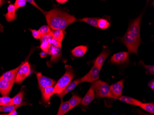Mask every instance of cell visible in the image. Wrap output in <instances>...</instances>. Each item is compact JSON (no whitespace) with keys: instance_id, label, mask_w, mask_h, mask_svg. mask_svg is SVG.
Returning a JSON list of instances; mask_svg holds the SVG:
<instances>
[{"instance_id":"obj_29","label":"cell","mask_w":154,"mask_h":115,"mask_svg":"<svg viewBox=\"0 0 154 115\" xmlns=\"http://www.w3.org/2000/svg\"><path fill=\"white\" fill-rule=\"evenodd\" d=\"M42 36L48 35L52 33V31L51 28L48 26H43L40 28L38 30Z\"/></svg>"},{"instance_id":"obj_39","label":"cell","mask_w":154,"mask_h":115,"mask_svg":"<svg viewBox=\"0 0 154 115\" xmlns=\"http://www.w3.org/2000/svg\"><path fill=\"white\" fill-rule=\"evenodd\" d=\"M68 1L67 0H57L56 2L58 3H60V4H64V3H66Z\"/></svg>"},{"instance_id":"obj_34","label":"cell","mask_w":154,"mask_h":115,"mask_svg":"<svg viewBox=\"0 0 154 115\" xmlns=\"http://www.w3.org/2000/svg\"><path fill=\"white\" fill-rule=\"evenodd\" d=\"M30 30L31 31V32H32L33 37L35 39H38L41 38L42 35L38 31H37V30H32V29H30Z\"/></svg>"},{"instance_id":"obj_17","label":"cell","mask_w":154,"mask_h":115,"mask_svg":"<svg viewBox=\"0 0 154 115\" xmlns=\"http://www.w3.org/2000/svg\"><path fill=\"white\" fill-rule=\"evenodd\" d=\"M80 83V79H76V80H74V81H72V82H71L67 86V87L64 89V90L60 93L59 95H57V96L59 97L61 99V102H62V100L64 96L65 95H66L67 93L70 92L72 91L73 89H75L79 84Z\"/></svg>"},{"instance_id":"obj_20","label":"cell","mask_w":154,"mask_h":115,"mask_svg":"<svg viewBox=\"0 0 154 115\" xmlns=\"http://www.w3.org/2000/svg\"><path fill=\"white\" fill-rule=\"evenodd\" d=\"M118 99L123 102L128 104L131 105H135V106H139V105L142 103L140 100L130 97L125 96H122L118 98Z\"/></svg>"},{"instance_id":"obj_45","label":"cell","mask_w":154,"mask_h":115,"mask_svg":"<svg viewBox=\"0 0 154 115\" xmlns=\"http://www.w3.org/2000/svg\"><path fill=\"white\" fill-rule=\"evenodd\" d=\"M149 115V114H145V115Z\"/></svg>"},{"instance_id":"obj_31","label":"cell","mask_w":154,"mask_h":115,"mask_svg":"<svg viewBox=\"0 0 154 115\" xmlns=\"http://www.w3.org/2000/svg\"><path fill=\"white\" fill-rule=\"evenodd\" d=\"M139 64H140L143 66L145 68L147 71V73L149 75H154V65H147L143 63V61L139 62Z\"/></svg>"},{"instance_id":"obj_32","label":"cell","mask_w":154,"mask_h":115,"mask_svg":"<svg viewBox=\"0 0 154 115\" xmlns=\"http://www.w3.org/2000/svg\"><path fill=\"white\" fill-rule=\"evenodd\" d=\"M26 2V0H16L14 4V6L15 7L16 10L20 8L25 7Z\"/></svg>"},{"instance_id":"obj_14","label":"cell","mask_w":154,"mask_h":115,"mask_svg":"<svg viewBox=\"0 0 154 115\" xmlns=\"http://www.w3.org/2000/svg\"><path fill=\"white\" fill-rule=\"evenodd\" d=\"M22 63L18 67L11 71L6 72L1 76L2 78L12 83H15V78L18 73V71Z\"/></svg>"},{"instance_id":"obj_30","label":"cell","mask_w":154,"mask_h":115,"mask_svg":"<svg viewBox=\"0 0 154 115\" xmlns=\"http://www.w3.org/2000/svg\"><path fill=\"white\" fill-rule=\"evenodd\" d=\"M12 98L8 96H5L2 97L1 106H10L12 105Z\"/></svg>"},{"instance_id":"obj_3","label":"cell","mask_w":154,"mask_h":115,"mask_svg":"<svg viewBox=\"0 0 154 115\" xmlns=\"http://www.w3.org/2000/svg\"><path fill=\"white\" fill-rule=\"evenodd\" d=\"M122 43L126 46L129 53H135L137 55L138 47L141 44V39L137 38L134 35L127 31L123 37L121 38Z\"/></svg>"},{"instance_id":"obj_33","label":"cell","mask_w":154,"mask_h":115,"mask_svg":"<svg viewBox=\"0 0 154 115\" xmlns=\"http://www.w3.org/2000/svg\"><path fill=\"white\" fill-rule=\"evenodd\" d=\"M51 44L48 41H43L40 44L41 49L45 52H48V50L51 47Z\"/></svg>"},{"instance_id":"obj_28","label":"cell","mask_w":154,"mask_h":115,"mask_svg":"<svg viewBox=\"0 0 154 115\" xmlns=\"http://www.w3.org/2000/svg\"><path fill=\"white\" fill-rule=\"evenodd\" d=\"M52 35L53 38L60 41L62 42L63 40L64 33L63 31L61 30H53L52 31Z\"/></svg>"},{"instance_id":"obj_11","label":"cell","mask_w":154,"mask_h":115,"mask_svg":"<svg viewBox=\"0 0 154 115\" xmlns=\"http://www.w3.org/2000/svg\"><path fill=\"white\" fill-rule=\"evenodd\" d=\"M129 53L128 52L118 53L111 58L110 62L112 64H119L125 63L128 61Z\"/></svg>"},{"instance_id":"obj_5","label":"cell","mask_w":154,"mask_h":115,"mask_svg":"<svg viewBox=\"0 0 154 115\" xmlns=\"http://www.w3.org/2000/svg\"><path fill=\"white\" fill-rule=\"evenodd\" d=\"M31 73V67L28 61L22 62L16 76L15 83L19 84L22 83L25 79Z\"/></svg>"},{"instance_id":"obj_44","label":"cell","mask_w":154,"mask_h":115,"mask_svg":"<svg viewBox=\"0 0 154 115\" xmlns=\"http://www.w3.org/2000/svg\"><path fill=\"white\" fill-rule=\"evenodd\" d=\"M8 115V114H1V115Z\"/></svg>"},{"instance_id":"obj_41","label":"cell","mask_w":154,"mask_h":115,"mask_svg":"<svg viewBox=\"0 0 154 115\" xmlns=\"http://www.w3.org/2000/svg\"><path fill=\"white\" fill-rule=\"evenodd\" d=\"M6 2L5 1H2V0H0V8L6 3Z\"/></svg>"},{"instance_id":"obj_23","label":"cell","mask_w":154,"mask_h":115,"mask_svg":"<svg viewBox=\"0 0 154 115\" xmlns=\"http://www.w3.org/2000/svg\"><path fill=\"white\" fill-rule=\"evenodd\" d=\"M70 110L68 101L61 102L57 115H64Z\"/></svg>"},{"instance_id":"obj_13","label":"cell","mask_w":154,"mask_h":115,"mask_svg":"<svg viewBox=\"0 0 154 115\" xmlns=\"http://www.w3.org/2000/svg\"><path fill=\"white\" fill-rule=\"evenodd\" d=\"M110 51L107 48H104L102 52L93 61L94 65L101 69L107 57L110 55Z\"/></svg>"},{"instance_id":"obj_12","label":"cell","mask_w":154,"mask_h":115,"mask_svg":"<svg viewBox=\"0 0 154 115\" xmlns=\"http://www.w3.org/2000/svg\"><path fill=\"white\" fill-rule=\"evenodd\" d=\"M14 83L8 82L0 77V93L2 96H8L11 92Z\"/></svg>"},{"instance_id":"obj_9","label":"cell","mask_w":154,"mask_h":115,"mask_svg":"<svg viewBox=\"0 0 154 115\" xmlns=\"http://www.w3.org/2000/svg\"><path fill=\"white\" fill-rule=\"evenodd\" d=\"M61 47H54L51 45L50 49L48 50V54L51 55V58L50 61L47 62L48 67H51L54 63L57 62L60 58L61 55Z\"/></svg>"},{"instance_id":"obj_2","label":"cell","mask_w":154,"mask_h":115,"mask_svg":"<svg viewBox=\"0 0 154 115\" xmlns=\"http://www.w3.org/2000/svg\"><path fill=\"white\" fill-rule=\"evenodd\" d=\"M65 67L66 69L65 73L56 83L54 87V93L57 95L61 93L75 77L74 69L71 65H66Z\"/></svg>"},{"instance_id":"obj_22","label":"cell","mask_w":154,"mask_h":115,"mask_svg":"<svg viewBox=\"0 0 154 115\" xmlns=\"http://www.w3.org/2000/svg\"><path fill=\"white\" fill-rule=\"evenodd\" d=\"M26 102H22L19 105H12L10 106H0V112H8L10 113L11 111L16 110L19 107L26 104Z\"/></svg>"},{"instance_id":"obj_38","label":"cell","mask_w":154,"mask_h":115,"mask_svg":"<svg viewBox=\"0 0 154 115\" xmlns=\"http://www.w3.org/2000/svg\"><path fill=\"white\" fill-rule=\"evenodd\" d=\"M47 53L45 52H42L40 53V55L41 57V58H46L47 56Z\"/></svg>"},{"instance_id":"obj_36","label":"cell","mask_w":154,"mask_h":115,"mask_svg":"<svg viewBox=\"0 0 154 115\" xmlns=\"http://www.w3.org/2000/svg\"><path fill=\"white\" fill-rule=\"evenodd\" d=\"M26 2H29L30 4L32 5L33 6H34L35 8H36L37 9L39 10L40 11H41L42 12H43H43H44V10H43V9H41V8H40V7H39L37 4H36V2H35L34 1H33V0H27V1H26Z\"/></svg>"},{"instance_id":"obj_25","label":"cell","mask_w":154,"mask_h":115,"mask_svg":"<svg viewBox=\"0 0 154 115\" xmlns=\"http://www.w3.org/2000/svg\"><path fill=\"white\" fill-rule=\"evenodd\" d=\"M99 19L98 18H84L79 19V21L85 22L91 26L97 28L98 21Z\"/></svg>"},{"instance_id":"obj_40","label":"cell","mask_w":154,"mask_h":115,"mask_svg":"<svg viewBox=\"0 0 154 115\" xmlns=\"http://www.w3.org/2000/svg\"><path fill=\"white\" fill-rule=\"evenodd\" d=\"M8 115H17V111L16 110H14L9 113Z\"/></svg>"},{"instance_id":"obj_42","label":"cell","mask_w":154,"mask_h":115,"mask_svg":"<svg viewBox=\"0 0 154 115\" xmlns=\"http://www.w3.org/2000/svg\"><path fill=\"white\" fill-rule=\"evenodd\" d=\"M3 32V26L2 24H0V32Z\"/></svg>"},{"instance_id":"obj_37","label":"cell","mask_w":154,"mask_h":115,"mask_svg":"<svg viewBox=\"0 0 154 115\" xmlns=\"http://www.w3.org/2000/svg\"><path fill=\"white\" fill-rule=\"evenodd\" d=\"M149 87L152 90L154 91V80H152L149 83H148Z\"/></svg>"},{"instance_id":"obj_43","label":"cell","mask_w":154,"mask_h":115,"mask_svg":"<svg viewBox=\"0 0 154 115\" xmlns=\"http://www.w3.org/2000/svg\"><path fill=\"white\" fill-rule=\"evenodd\" d=\"M1 100L2 97H0V105H1Z\"/></svg>"},{"instance_id":"obj_1","label":"cell","mask_w":154,"mask_h":115,"mask_svg":"<svg viewBox=\"0 0 154 115\" xmlns=\"http://www.w3.org/2000/svg\"><path fill=\"white\" fill-rule=\"evenodd\" d=\"M48 26L53 30L64 31L76 20L74 16L65 11L54 8L50 11L43 12Z\"/></svg>"},{"instance_id":"obj_7","label":"cell","mask_w":154,"mask_h":115,"mask_svg":"<svg viewBox=\"0 0 154 115\" xmlns=\"http://www.w3.org/2000/svg\"><path fill=\"white\" fill-rule=\"evenodd\" d=\"M143 13L131 21L129 26L128 31L138 39L140 38V25Z\"/></svg>"},{"instance_id":"obj_18","label":"cell","mask_w":154,"mask_h":115,"mask_svg":"<svg viewBox=\"0 0 154 115\" xmlns=\"http://www.w3.org/2000/svg\"><path fill=\"white\" fill-rule=\"evenodd\" d=\"M7 22H12L16 19V9L13 4H10L8 8V12L4 14Z\"/></svg>"},{"instance_id":"obj_15","label":"cell","mask_w":154,"mask_h":115,"mask_svg":"<svg viewBox=\"0 0 154 115\" xmlns=\"http://www.w3.org/2000/svg\"><path fill=\"white\" fill-rule=\"evenodd\" d=\"M95 98V92L94 89L91 86L84 98L82 99L81 104L82 106H86L92 102Z\"/></svg>"},{"instance_id":"obj_10","label":"cell","mask_w":154,"mask_h":115,"mask_svg":"<svg viewBox=\"0 0 154 115\" xmlns=\"http://www.w3.org/2000/svg\"><path fill=\"white\" fill-rule=\"evenodd\" d=\"M124 83V80L122 79L109 86L112 98L114 99H118L120 97L122 96L123 89Z\"/></svg>"},{"instance_id":"obj_19","label":"cell","mask_w":154,"mask_h":115,"mask_svg":"<svg viewBox=\"0 0 154 115\" xmlns=\"http://www.w3.org/2000/svg\"><path fill=\"white\" fill-rule=\"evenodd\" d=\"M88 47L86 46H79L72 49L71 53L75 57H82L85 55L87 52Z\"/></svg>"},{"instance_id":"obj_21","label":"cell","mask_w":154,"mask_h":115,"mask_svg":"<svg viewBox=\"0 0 154 115\" xmlns=\"http://www.w3.org/2000/svg\"><path fill=\"white\" fill-rule=\"evenodd\" d=\"M82 99V98L80 96L76 94L73 93L71 98L68 101L70 110L74 108V107H76L77 105L81 103Z\"/></svg>"},{"instance_id":"obj_26","label":"cell","mask_w":154,"mask_h":115,"mask_svg":"<svg viewBox=\"0 0 154 115\" xmlns=\"http://www.w3.org/2000/svg\"><path fill=\"white\" fill-rule=\"evenodd\" d=\"M110 26V24L108 20L103 18L99 19L98 21L97 28L101 30H106Z\"/></svg>"},{"instance_id":"obj_24","label":"cell","mask_w":154,"mask_h":115,"mask_svg":"<svg viewBox=\"0 0 154 115\" xmlns=\"http://www.w3.org/2000/svg\"><path fill=\"white\" fill-rule=\"evenodd\" d=\"M24 90H21L16 96L12 98L13 105H19L22 103V100L24 96Z\"/></svg>"},{"instance_id":"obj_4","label":"cell","mask_w":154,"mask_h":115,"mask_svg":"<svg viewBox=\"0 0 154 115\" xmlns=\"http://www.w3.org/2000/svg\"><path fill=\"white\" fill-rule=\"evenodd\" d=\"M91 87L94 89L95 92H96L97 98H112L109 86L106 82L98 80L92 83Z\"/></svg>"},{"instance_id":"obj_16","label":"cell","mask_w":154,"mask_h":115,"mask_svg":"<svg viewBox=\"0 0 154 115\" xmlns=\"http://www.w3.org/2000/svg\"><path fill=\"white\" fill-rule=\"evenodd\" d=\"M42 92V98L43 101L48 103L50 101L51 98L54 93V87L53 86L47 87L41 91Z\"/></svg>"},{"instance_id":"obj_35","label":"cell","mask_w":154,"mask_h":115,"mask_svg":"<svg viewBox=\"0 0 154 115\" xmlns=\"http://www.w3.org/2000/svg\"><path fill=\"white\" fill-rule=\"evenodd\" d=\"M51 45L53 46L54 47H61V42L53 38L52 39L51 41Z\"/></svg>"},{"instance_id":"obj_8","label":"cell","mask_w":154,"mask_h":115,"mask_svg":"<svg viewBox=\"0 0 154 115\" xmlns=\"http://www.w3.org/2000/svg\"><path fill=\"white\" fill-rule=\"evenodd\" d=\"M36 75L38 83L39 88L41 91L47 87L53 86L57 83L53 79L43 76L40 72H36Z\"/></svg>"},{"instance_id":"obj_27","label":"cell","mask_w":154,"mask_h":115,"mask_svg":"<svg viewBox=\"0 0 154 115\" xmlns=\"http://www.w3.org/2000/svg\"><path fill=\"white\" fill-rule=\"evenodd\" d=\"M139 106L141 108L144 110L145 111L152 114L154 113V104L153 103H142Z\"/></svg>"},{"instance_id":"obj_6","label":"cell","mask_w":154,"mask_h":115,"mask_svg":"<svg viewBox=\"0 0 154 115\" xmlns=\"http://www.w3.org/2000/svg\"><path fill=\"white\" fill-rule=\"evenodd\" d=\"M101 69L97 66L93 65L90 71L86 75L80 78V83H94L99 80Z\"/></svg>"}]
</instances>
